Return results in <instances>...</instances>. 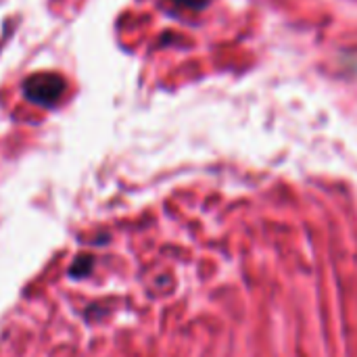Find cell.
<instances>
[{"label": "cell", "instance_id": "cell-1", "mask_svg": "<svg viewBox=\"0 0 357 357\" xmlns=\"http://www.w3.org/2000/svg\"><path fill=\"white\" fill-rule=\"evenodd\" d=\"M67 84L59 73H33L29 77H25L23 82V94L27 100H31L38 107H52L59 102V98L63 96Z\"/></svg>", "mask_w": 357, "mask_h": 357}, {"label": "cell", "instance_id": "cell-2", "mask_svg": "<svg viewBox=\"0 0 357 357\" xmlns=\"http://www.w3.org/2000/svg\"><path fill=\"white\" fill-rule=\"evenodd\" d=\"M178 6H184V8H192V10H197V8H203L209 0H174Z\"/></svg>", "mask_w": 357, "mask_h": 357}]
</instances>
